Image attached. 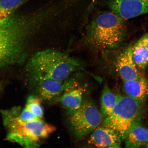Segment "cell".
I'll use <instances>...</instances> for the list:
<instances>
[{
    "label": "cell",
    "mask_w": 148,
    "mask_h": 148,
    "mask_svg": "<svg viewBox=\"0 0 148 148\" xmlns=\"http://www.w3.org/2000/svg\"><path fill=\"white\" fill-rule=\"evenodd\" d=\"M52 19L44 8L24 15L13 13L0 20V68L25 62L34 37Z\"/></svg>",
    "instance_id": "1"
},
{
    "label": "cell",
    "mask_w": 148,
    "mask_h": 148,
    "mask_svg": "<svg viewBox=\"0 0 148 148\" xmlns=\"http://www.w3.org/2000/svg\"><path fill=\"white\" fill-rule=\"evenodd\" d=\"M83 63L64 52L46 49L31 56L26 69L32 82L50 79L64 81L71 74L83 69Z\"/></svg>",
    "instance_id": "2"
},
{
    "label": "cell",
    "mask_w": 148,
    "mask_h": 148,
    "mask_svg": "<svg viewBox=\"0 0 148 148\" xmlns=\"http://www.w3.org/2000/svg\"><path fill=\"white\" fill-rule=\"evenodd\" d=\"M19 107L1 112L7 131L6 139L25 147H38L42 140L54 132L55 127L42 119L26 122L18 117Z\"/></svg>",
    "instance_id": "3"
},
{
    "label": "cell",
    "mask_w": 148,
    "mask_h": 148,
    "mask_svg": "<svg viewBox=\"0 0 148 148\" xmlns=\"http://www.w3.org/2000/svg\"><path fill=\"white\" fill-rule=\"evenodd\" d=\"M126 34L125 19L114 12L98 14L89 27L86 41L96 47L114 49L123 41Z\"/></svg>",
    "instance_id": "4"
},
{
    "label": "cell",
    "mask_w": 148,
    "mask_h": 148,
    "mask_svg": "<svg viewBox=\"0 0 148 148\" xmlns=\"http://www.w3.org/2000/svg\"><path fill=\"white\" fill-rule=\"evenodd\" d=\"M142 104L127 95L120 96L112 112L105 118L103 125L114 129L125 140L131 127L140 121Z\"/></svg>",
    "instance_id": "5"
},
{
    "label": "cell",
    "mask_w": 148,
    "mask_h": 148,
    "mask_svg": "<svg viewBox=\"0 0 148 148\" xmlns=\"http://www.w3.org/2000/svg\"><path fill=\"white\" fill-rule=\"evenodd\" d=\"M102 114L97 107L90 101H83L78 110L71 114L69 124L75 137L82 139L100 125Z\"/></svg>",
    "instance_id": "6"
},
{
    "label": "cell",
    "mask_w": 148,
    "mask_h": 148,
    "mask_svg": "<svg viewBox=\"0 0 148 148\" xmlns=\"http://www.w3.org/2000/svg\"><path fill=\"white\" fill-rule=\"evenodd\" d=\"M108 5L113 12L124 19L148 14V0H110Z\"/></svg>",
    "instance_id": "7"
},
{
    "label": "cell",
    "mask_w": 148,
    "mask_h": 148,
    "mask_svg": "<svg viewBox=\"0 0 148 148\" xmlns=\"http://www.w3.org/2000/svg\"><path fill=\"white\" fill-rule=\"evenodd\" d=\"M64 81L50 79H42L34 81L37 85V90L41 99L52 101L58 98L64 91L75 86L73 80L64 82Z\"/></svg>",
    "instance_id": "8"
},
{
    "label": "cell",
    "mask_w": 148,
    "mask_h": 148,
    "mask_svg": "<svg viewBox=\"0 0 148 148\" xmlns=\"http://www.w3.org/2000/svg\"><path fill=\"white\" fill-rule=\"evenodd\" d=\"M121 138L112 128L106 126L97 127L92 131L89 143L101 148H119Z\"/></svg>",
    "instance_id": "9"
},
{
    "label": "cell",
    "mask_w": 148,
    "mask_h": 148,
    "mask_svg": "<svg viewBox=\"0 0 148 148\" xmlns=\"http://www.w3.org/2000/svg\"><path fill=\"white\" fill-rule=\"evenodd\" d=\"M116 67L123 82L134 80L140 77L133 58L132 46L126 48L118 56Z\"/></svg>",
    "instance_id": "10"
},
{
    "label": "cell",
    "mask_w": 148,
    "mask_h": 148,
    "mask_svg": "<svg viewBox=\"0 0 148 148\" xmlns=\"http://www.w3.org/2000/svg\"><path fill=\"white\" fill-rule=\"evenodd\" d=\"M127 95L143 103L148 96V79L144 77L123 82Z\"/></svg>",
    "instance_id": "11"
},
{
    "label": "cell",
    "mask_w": 148,
    "mask_h": 148,
    "mask_svg": "<svg viewBox=\"0 0 148 148\" xmlns=\"http://www.w3.org/2000/svg\"><path fill=\"white\" fill-rule=\"evenodd\" d=\"M83 90L80 88L72 87L65 91L60 98V101L70 114L80 108L83 102Z\"/></svg>",
    "instance_id": "12"
},
{
    "label": "cell",
    "mask_w": 148,
    "mask_h": 148,
    "mask_svg": "<svg viewBox=\"0 0 148 148\" xmlns=\"http://www.w3.org/2000/svg\"><path fill=\"white\" fill-rule=\"evenodd\" d=\"M125 147L138 148L148 142V129L143 126L140 121L130 130L125 140Z\"/></svg>",
    "instance_id": "13"
},
{
    "label": "cell",
    "mask_w": 148,
    "mask_h": 148,
    "mask_svg": "<svg viewBox=\"0 0 148 148\" xmlns=\"http://www.w3.org/2000/svg\"><path fill=\"white\" fill-rule=\"evenodd\" d=\"M133 58L137 66L143 69L148 65V33L132 46Z\"/></svg>",
    "instance_id": "14"
},
{
    "label": "cell",
    "mask_w": 148,
    "mask_h": 148,
    "mask_svg": "<svg viewBox=\"0 0 148 148\" xmlns=\"http://www.w3.org/2000/svg\"><path fill=\"white\" fill-rule=\"evenodd\" d=\"M120 96L116 95L109 87H104L102 92L101 108L102 116L106 117L110 115L117 103Z\"/></svg>",
    "instance_id": "15"
},
{
    "label": "cell",
    "mask_w": 148,
    "mask_h": 148,
    "mask_svg": "<svg viewBox=\"0 0 148 148\" xmlns=\"http://www.w3.org/2000/svg\"><path fill=\"white\" fill-rule=\"evenodd\" d=\"M26 0H0V20L7 17L25 2Z\"/></svg>",
    "instance_id": "16"
},
{
    "label": "cell",
    "mask_w": 148,
    "mask_h": 148,
    "mask_svg": "<svg viewBox=\"0 0 148 148\" xmlns=\"http://www.w3.org/2000/svg\"><path fill=\"white\" fill-rule=\"evenodd\" d=\"M41 99L36 96H29L27 98L25 107L35 116L42 119L44 115V110Z\"/></svg>",
    "instance_id": "17"
},
{
    "label": "cell",
    "mask_w": 148,
    "mask_h": 148,
    "mask_svg": "<svg viewBox=\"0 0 148 148\" xmlns=\"http://www.w3.org/2000/svg\"><path fill=\"white\" fill-rule=\"evenodd\" d=\"M18 116L23 121L26 122L32 121L41 119L35 116L25 107L21 112H20V111L18 113Z\"/></svg>",
    "instance_id": "18"
},
{
    "label": "cell",
    "mask_w": 148,
    "mask_h": 148,
    "mask_svg": "<svg viewBox=\"0 0 148 148\" xmlns=\"http://www.w3.org/2000/svg\"><path fill=\"white\" fill-rule=\"evenodd\" d=\"M145 147H146L148 148V143H147L145 144Z\"/></svg>",
    "instance_id": "19"
},
{
    "label": "cell",
    "mask_w": 148,
    "mask_h": 148,
    "mask_svg": "<svg viewBox=\"0 0 148 148\" xmlns=\"http://www.w3.org/2000/svg\"><path fill=\"white\" fill-rule=\"evenodd\" d=\"M1 85L0 84V90H1Z\"/></svg>",
    "instance_id": "20"
}]
</instances>
